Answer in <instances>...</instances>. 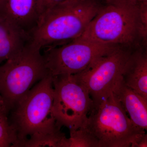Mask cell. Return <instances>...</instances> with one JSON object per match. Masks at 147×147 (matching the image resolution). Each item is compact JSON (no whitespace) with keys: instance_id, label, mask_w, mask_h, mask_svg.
<instances>
[{"instance_id":"cell-3","label":"cell","mask_w":147,"mask_h":147,"mask_svg":"<svg viewBox=\"0 0 147 147\" xmlns=\"http://www.w3.org/2000/svg\"><path fill=\"white\" fill-rule=\"evenodd\" d=\"M80 128L94 138L99 147H129L146 130L136 126L111 90L93 108Z\"/></svg>"},{"instance_id":"cell-4","label":"cell","mask_w":147,"mask_h":147,"mask_svg":"<svg viewBox=\"0 0 147 147\" xmlns=\"http://www.w3.org/2000/svg\"><path fill=\"white\" fill-rule=\"evenodd\" d=\"M41 50L30 41L0 65V94L9 110L49 73Z\"/></svg>"},{"instance_id":"cell-8","label":"cell","mask_w":147,"mask_h":147,"mask_svg":"<svg viewBox=\"0 0 147 147\" xmlns=\"http://www.w3.org/2000/svg\"><path fill=\"white\" fill-rule=\"evenodd\" d=\"M115 47L78 38L66 43L45 47L42 55L46 68L53 76L75 74Z\"/></svg>"},{"instance_id":"cell-9","label":"cell","mask_w":147,"mask_h":147,"mask_svg":"<svg viewBox=\"0 0 147 147\" xmlns=\"http://www.w3.org/2000/svg\"><path fill=\"white\" fill-rule=\"evenodd\" d=\"M40 16L38 0H0V17L29 38Z\"/></svg>"},{"instance_id":"cell-18","label":"cell","mask_w":147,"mask_h":147,"mask_svg":"<svg viewBox=\"0 0 147 147\" xmlns=\"http://www.w3.org/2000/svg\"><path fill=\"white\" fill-rule=\"evenodd\" d=\"M9 111L3 97L0 94V114L7 115Z\"/></svg>"},{"instance_id":"cell-13","label":"cell","mask_w":147,"mask_h":147,"mask_svg":"<svg viewBox=\"0 0 147 147\" xmlns=\"http://www.w3.org/2000/svg\"><path fill=\"white\" fill-rule=\"evenodd\" d=\"M68 138L58 127L50 132L36 133L21 144V147H68Z\"/></svg>"},{"instance_id":"cell-1","label":"cell","mask_w":147,"mask_h":147,"mask_svg":"<svg viewBox=\"0 0 147 147\" xmlns=\"http://www.w3.org/2000/svg\"><path fill=\"white\" fill-rule=\"evenodd\" d=\"M129 0L104 2L79 38L129 49L147 48V7Z\"/></svg>"},{"instance_id":"cell-16","label":"cell","mask_w":147,"mask_h":147,"mask_svg":"<svg viewBox=\"0 0 147 147\" xmlns=\"http://www.w3.org/2000/svg\"><path fill=\"white\" fill-rule=\"evenodd\" d=\"M73 0H38L41 15L46 11Z\"/></svg>"},{"instance_id":"cell-12","label":"cell","mask_w":147,"mask_h":147,"mask_svg":"<svg viewBox=\"0 0 147 147\" xmlns=\"http://www.w3.org/2000/svg\"><path fill=\"white\" fill-rule=\"evenodd\" d=\"M30 38L0 17V65L21 51Z\"/></svg>"},{"instance_id":"cell-15","label":"cell","mask_w":147,"mask_h":147,"mask_svg":"<svg viewBox=\"0 0 147 147\" xmlns=\"http://www.w3.org/2000/svg\"><path fill=\"white\" fill-rule=\"evenodd\" d=\"M69 132L68 147H99L96 140L84 129L79 128Z\"/></svg>"},{"instance_id":"cell-19","label":"cell","mask_w":147,"mask_h":147,"mask_svg":"<svg viewBox=\"0 0 147 147\" xmlns=\"http://www.w3.org/2000/svg\"><path fill=\"white\" fill-rule=\"evenodd\" d=\"M129 1L138 5L147 4V0H129Z\"/></svg>"},{"instance_id":"cell-10","label":"cell","mask_w":147,"mask_h":147,"mask_svg":"<svg viewBox=\"0 0 147 147\" xmlns=\"http://www.w3.org/2000/svg\"><path fill=\"white\" fill-rule=\"evenodd\" d=\"M112 91L134 124L147 130V99L127 86L122 76L114 84Z\"/></svg>"},{"instance_id":"cell-14","label":"cell","mask_w":147,"mask_h":147,"mask_svg":"<svg viewBox=\"0 0 147 147\" xmlns=\"http://www.w3.org/2000/svg\"><path fill=\"white\" fill-rule=\"evenodd\" d=\"M17 133L7 118V115L0 114V147H18Z\"/></svg>"},{"instance_id":"cell-5","label":"cell","mask_w":147,"mask_h":147,"mask_svg":"<svg viewBox=\"0 0 147 147\" xmlns=\"http://www.w3.org/2000/svg\"><path fill=\"white\" fill-rule=\"evenodd\" d=\"M53 75L48 74L14 107L10 123L17 133L18 147L32 134L50 132L61 127L57 124L53 115Z\"/></svg>"},{"instance_id":"cell-7","label":"cell","mask_w":147,"mask_h":147,"mask_svg":"<svg viewBox=\"0 0 147 147\" xmlns=\"http://www.w3.org/2000/svg\"><path fill=\"white\" fill-rule=\"evenodd\" d=\"M133 50L116 46L95 60L83 71L73 74L77 82L88 92L93 108L108 96L114 84L122 76Z\"/></svg>"},{"instance_id":"cell-6","label":"cell","mask_w":147,"mask_h":147,"mask_svg":"<svg viewBox=\"0 0 147 147\" xmlns=\"http://www.w3.org/2000/svg\"><path fill=\"white\" fill-rule=\"evenodd\" d=\"M53 113L56 123L71 130L82 127L94 107L88 92L73 74L53 76Z\"/></svg>"},{"instance_id":"cell-11","label":"cell","mask_w":147,"mask_h":147,"mask_svg":"<svg viewBox=\"0 0 147 147\" xmlns=\"http://www.w3.org/2000/svg\"><path fill=\"white\" fill-rule=\"evenodd\" d=\"M122 76L127 86L147 100V48L132 50Z\"/></svg>"},{"instance_id":"cell-17","label":"cell","mask_w":147,"mask_h":147,"mask_svg":"<svg viewBox=\"0 0 147 147\" xmlns=\"http://www.w3.org/2000/svg\"><path fill=\"white\" fill-rule=\"evenodd\" d=\"M130 147H147V135L146 132L136 137L131 143Z\"/></svg>"},{"instance_id":"cell-20","label":"cell","mask_w":147,"mask_h":147,"mask_svg":"<svg viewBox=\"0 0 147 147\" xmlns=\"http://www.w3.org/2000/svg\"><path fill=\"white\" fill-rule=\"evenodd\" d=\"M101 1L104 2L110 3L111 2L114 1H116V0H101Z\"/></svg>"},{"instance_id":"cell-2","label":"cell","mask_w":147,"mask_h":147,"mask_svg":"<svg viewBox=\"0 0 147 147\" xmlns=\"http://www.w3.org/2000/svg\"><path fill=\"white\" fill-rule=\"evenodd\" d=\"M104 2L73 0L44 12L30 35L32 44L42 50L79 37Z\"/></svg>"}]
</instances>
